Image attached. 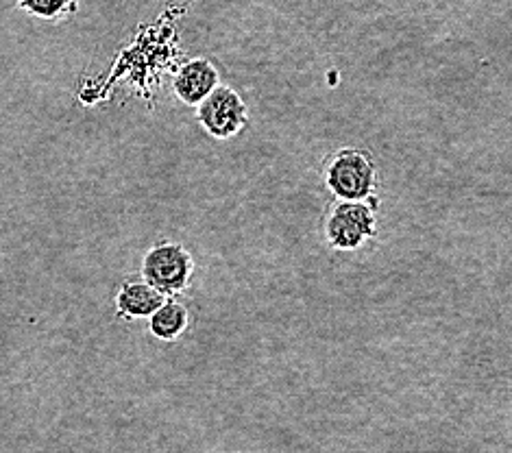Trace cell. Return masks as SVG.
Here are the masks:
<instances>
[{"instance_id":"8992f818","label":"cell","mask_w":512,"mask_h":453,"mask_svg":"<svg viewBox=\"0 0 512 453\" xmlns=\"http://www.w3.org/2000/svg\"><path fill=\"white\" fill-rule=\"evenodd\" d=\"M166 297L160 290H155L151 284L140 281H125L116 292V310L127 321H140L149 318Z\"/></svg>"},{"instance_id":"52a82bcc","label":"cell","mask_w":512,"mask_h":453,"mask_svg":"<svg viewBox=\"0 0 512 453\" xmlns=\"http://www.w3.org/2000/svg\"><path fill=\"white\" fill-rule=\"evenodd\" d=\"M188 325H190L188 308L173 297H166L160 303V308L149 316L151 334L157 340H164V342H173L184 336L188 332Z\"/></svg>"},{"instance_id":"5b68a950","label":"cell","mask_w":512,"mask_h":453,"mask_svg":"<svg viewBox=\"0 0 512 453\" xmlns=\"http://www.w3.org/2000/svg\"><path fill=\"white\" fill-rule=\"evenodd\" d=\"M218 83H221V79H218V70L212 61L205 57H194L177 70L173 92L184 105L197 107Z\"/></svg>"},{"instance_id":"277c9868","label":"cell","mask_w":512,"mask_h":453,"mask_svg":"<svg viewBox=\"0 0 512 453\" xmlns=\"http://www.w3.org/2000/svg\"><path fill=\"white\" fill-rule=\"evenodd\" d=\"M197 120L210 138L231 140L247 127L249 109L238 90L218 83L197 105Z\"/></svg>"},{"instance_id":"7a4b0ae2","label":"cell","mask_w":512,"mask_h":453,"mask_svg":"<svg viewBox=\"0 0 512 453\" xmlns=\"http://www.w3.org/2000/svg\"><path fill=\"white\" fill-rule=\"evenodd\" d=\"M194 268L197 264L184 244L162 240L144 253L140 275L164 297H177L192 284Z\"/></svg>"},{"instance_id":"ba28073f","label":"cell","mask_w":512,"mask_h":453,"mask_svg":"<svg viewBox=\"0 0 512 453\" xmlns=\"http://www.w3.org/2000/svg\"><path fill=\"white\" fill-rule=\"evenodd\" d=\"M18 7L33 18L59 22L77 14L79 0H18Z\"/></svg>"},{"instance_id":"3957f363","label":"cell","mask_w":512,"mask_h":453,"mask_svg":"<svg viewBox=\"0 0 512 453\" xmlns=\"http://www.w3.org/2000/svg\"><path fill=\"white\" fill-rule=\"evenodd\" d=\"M325 240L336 251H358L377 236L373 201H336L325 216Z\"/></svg>"},{"instance_id":"6da1fadb","label":"cell","mask_w":512,"mask_h":453,"mask_svg":"<svg viewBox=\"0 0 512 453\" xmlns=\"http://www.w3.org/2000/svg\"><path fill=\"white\" fill-rule=\"evenodd\" d=\"M323 181L340 201H369L377 194V166L371 153L347 146L329 155Z\"/></svg>"}]
</instances>
